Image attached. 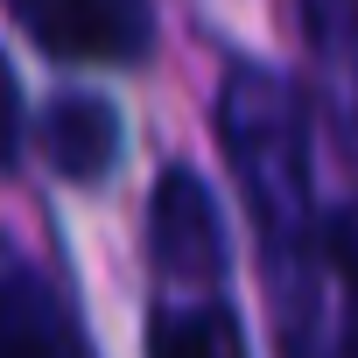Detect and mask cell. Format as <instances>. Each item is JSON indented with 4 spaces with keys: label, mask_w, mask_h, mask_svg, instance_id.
I'll list each match as a JSON object with an SVG mask.
<instances>
[{
    "label": "cell",
    "mask_w": 358,
    "mask_h": 358,
    "mask_svg": "<svg viewBox=\"0 0 358 358\" xmlns=\"http://www.w3.org/2000/svg\"><path fill=\"white\" fill-rule=\"evenodd\" d=\"M302 22L323 50H351L358 43V0H302Z\"/></svg>",
    "instance_id": "obj_8"
},
{
    "label": "cell",
    "mask_w": 358,
    "mask_h": 358,
    "mask_svg": "<svg viewBox=\"0 0 358 358\" xmlns=\"http://www.w3.org/2000/svg\"><path fill=\"white\" fill-rule=\"evenodd\" d=\"M22 148V92H15V71L8 57H0V169H8V155Z\"/></svg>",
    "instance_id": "obj_9"
},
{
    "label": "cell",
    "mask_w": 358,
    "mask_h": 358,
    "mask_svg": "<svg viewBox=\"0 0 358 358\" xmlns=\"http://www.w3.org/2000/svg\"><path fill=\"white\" fill-rule=\"evenodd\" d=\"M148 358H246V337H239L232 309L197 302V309H169V316H155Z\"/></svg>",
    "instance_id": "obj_6"
},
{
    "label": "cell",
    "mask_w": 358,
    "mask_h": 358,
    "mask_svg": "<svg viewBox=\"0 0 358 358\" xmlns=\"http://www.w3.org/2000/svg\"><path fill=\"white\" fill-rule=\"evenodd\" d=\"M323 246H330V267H337L344 302H351V358H358V204L323 225Z\"/></svg>",
    "instance_id": "obj_7"
},
{
    "label": "cell",
    "mask_w": 358,
    "mask_h": 358,
    "mask_svg": "<svg viewBox=\"0 0 358 358\" xmlns=\"http://www.w3.org/2000/svg\"><path fill=\"white\" fill-rule=\"evenodd\" d=\"M8 15L57 64H141L155 43L148 0H8Z\"/></svg>",
    "instance_id": "obj_2"
},
{
    "label": "cell",
    "mask_w": 358,
    "mask_h": 358,
    "mask_svg": "<svg viewBox=\"0 0 358 358\" xmlns=\"http://www.w3.org/2000/svg\"><path fill=\"white\" fill-rule=\"evenodd\" d=\"M218 134H225V155L239 169L246 204L260 211V225L288 232L309 204V141H302L295 92L274 71L239 64L225 78V99H218Z\"/></svg>",
    "instance_id": "obj_1"
},
{
    "label": "cell",
    "mask_w": 358,
    "mask_h": 358,
    "mask_svg": "<svg viewBox=\"0 0 358 358\" xmlns=\"http://www.w3.org/2000/svg\"><path fill=\"white\" fill-rule=\"evenodd\" d=\"M0 358H71V330H64L57 295L8 246H0Z\"/></svg>",
    "instance_id": "obj_5"
},
{
    "label": "cell",
    "mask_w": 358,
    "mask_h": 358,
    "mask_svg": "<svg viewBox=\"0 0 358 358\" xmlns=\"http://www.w3.org/2000/svg\"><path fill=\"white\" fill-rule=\"evenodd\" d=\"M43 155L57 176L71 183H99V176L120 162V113L92 92H64L43 113Z\"/></svg>",
    "instance_id": "obj_4"
},
{
    "label": "cell",
    "mask_w": 358,
    "mask_h": 358,
    "mask_svg": "<svg viewBox=\"0 0 358 358\" xmlns=\"http://www.w3.org/2000/svg\"><path fill=\"white\" fill-rule=\"evenodd\" d=\"M148 239L169 281H218L225 267V232L211 211V190L190 169H169L155 183V211H148Z\"/></svg>",
    "instance_id": "obj_3"
}]
</instances>
